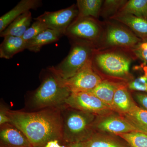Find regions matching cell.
I'll return each instance as SVG.
<instances>
[{
	"label": "cell",
	"instance_id": "obj_1",
	"mask_svg": "<svg viewBox=\"0 0 147 147\" xmlns=\"http://www.w3.org/2000/svg\"><path fill=\"white\" fill-rule=\"evenodd\" d=\"M61 108L34 111L12 110L7 114L10 123L26 135L33 147H44L48 142H62Z\"/></svg>",
	"mask_w": 147,
	"mask_h": 147
},
{
	"label": "cell",
	"instance_id": "obj_2",
	"mask_svg": "<svg viewBox=\"0 0 147 147\" xmlns=\"http://www.w3.org/2000/svg\"><path fill=\"white\" fill-rule=\"evenodd\" d=\"M135 60L131 51L117 48L95 49L92 59L93 68L102 80L125 84L134 79L129 69Z\"/></svg>",
	"mask_w": 147,
	"mask_h": 147
},
{
	"label": "cell",
	"instance_id": "obj_3",
	"mask_svg": "<svg viewBox=\"0 0 147 147\" xmlns=\"http://www.w3.org/2000/svg\"><path fill=\"white\" fill-rule=\"evenodd\" d=\"M71 93L55 67H48L43 71L39 86L30 96L28 108L31 110L30 111L61 108Z\"/></svg>",
	"mask_w": 147,
	"mask_h": 147
},
{
	"label": "cell",
	"instance_id": "obj_4",
	"mask_svg": "<svg viewBox=\"0 0 147 147\" xmlns=\"http://www.w3.org/2000/svg\"><path fill=\"white\" fill-rule=\"evenodd\" d=\"M62 142L69 146L86 141L95 132L94 124L97 116L64 105L61 108Z\"/></svg>",
	"mask_w": 147,
	"mask_h": 147
},
{
	"label": "cell",
	"instance_id": "obj_5",
	"mask_svg": "<svg viewBox=\"0 0 147 147\" xmlns=\"http://www.w3.org/2000/svg\"><path fill=\"white\" fill-rule=\"evenodd\" d=\"M103 34L99 45L96 49L117 48L131 51L142 40L128 28L113 20L103 21Z\"/></svg>",
	"mask_w": 147,
	"mask_h": 147
},
{
	"label": "cell",
	"instance_id": "obj_6",
	"mask_svg": "<svg viewBox=\"0 0 147 147\" xmlns=\"http://www.w3.org/2000/svg\"><path fill=\"white\" fill-rule=\"evenodd\" d=\"M104 30L103 21L92 17H76L67 30L65 34L71 42L91 45L96 49Z\"/></svg>",
	"mask_w": 147,
	"mask_h": 147
},
{
	"label": "cell",
	"instance_id": "obj_7",
	"mask_svg": "<svg viewBox=\"0 0 147 147\" xmlns=\"http://www.w3.org/2000/svg\"><path fill=\"white\" fill-rule=\"evenodd\" d=\"M71 46L68 55L63 61L54 67L56 71L64 79L74 76L89 62L92 60L95 48L91 45L71 42Z\"/></svg>",
	"mask_w": 147,
	"mask_h": 147
},
{
	"label": "cell",
	"instance_id": "obj_8",
	"mask_svg": "<svg viewBox=\"0 0 147 147\" xmlns=\"http://www.w3.org/2000/svg\"><path fill=\"white\" fill-rule=\"evenodd\" d=\"M65 105L97 116L114 112L109 106L90 92L71 93L66 100Z\"/></svg>",
	"mask_w": 147,
	"mask_h": 147
},
{
	"label": "cell",
	"instance_id": "obj_9",
	"mask_svg": "<svg viewBox=\"0 0 147 147\" xmlns=\"http://www.w3.org/2000/svg\"><path fill=\"white\" fill-rule=\"evenodd\" d=\"M78 13L77 5L74 4L69 7L57 11H45L34 19L42 22L47 29L65 35L67 30L76 19Z\"/></svg>",
	"mask_w": 147,
	"mask_h": 147
},
{
	"label": "cell",
	"instance_id": "obj_10",
	"mask_svg": "<svg viewBox=\"0 0 147 147\" xmlns=\"http://www.w3.org/2000/svg\"><path fill=\"white\" fill-rule=\"evenodd\" d=\"M102 80L93 68L91 60L74 76L63 79V82L71 93L79 92L91 91Z\"/></svg>",
	"mask_w": 147,
	"mask_h": 147
},
{
	"label": "cell",
	"instance_id": "obj_11",
	"mask_svg": "<svg viewBox=\"0 0 147 147\" xmlns=\"http://www.w3.org/2000/svg\"><path fill=\"white\" fill-rule=\"evenodd\" d=\"M97 117L94 124V131L108 132L117 136L131 131H139L124 117L112 113Z\"/></svg>",
	"mask_w": 147,
	"mask_h": 147
},
{
	"label": "cell",
	"instance_id": "obj_12",
	"mask_svg": "<svg viewBox=\"0 0 147 147\" xmlns=\"http://www.w3.org/2000/svg\"><path fill=\"white\" fill-rule=\"evenodd\" d=\"M0 126L1 147H33L24 133L12 124Z\"/></svg>",
	"mask_w": 147,
	"mask_h": 147
},
{
	"label": "cell",
	"instance_id": "obj_13",
	"mask_svg": "<svg viewBox=\"0 0 147 147\" xmlns=\"http://www.w3.org/2000/svg\"><path fill=\"white\" fill-rule=\"evenodd\" d=\"M109 20H113L128 28L142 40H147V18L137 17L131 14L118 13Z\"/></svg>",
	"mask_w": 147,
	"mask_h": 147
},
{
	"label": "cell",
	"instance_id": "obj_14",
	"mask_svg": "<svg viewBox=\"0 0 147 147\" xmlns=\"http://www.w3.org/2000/svg\"><path fill=\"white\" fill-rule=\"evenodd\" d=\"M41 5L39 0H22L11 10L0 18V33L4 30L14 20L24 13L35 9Z\"/></svg>",
	"mask_w": 147,
	"mask_h": 147
},
{
	"label": "cell",
	"instance_id": "obj_15",
	"mask_svg": "<svg viewBox=\"0 0 147 147\" xmlns=\"http://www.w3.org/2000/svg\"><path fill=\"white\" fill-rule=\"evenodd\" d=\"M136 105L129 93L127 84H121L116 90L113 98L114 112L123 115L130 112Z\"/></svg>",
	"mask_w": 147,
	"mask_h": 147
},
{
	"label": "cell",
	"instance_id": "obj_16",
	"mask_svg": "<svg viewBox=\"0 0 147 147\" xmlns=\"http://www.w3.org/2000/svg\"><path fill=\"white\" fill-rule=\"evenodd\" d=\"M27 42L21 37L7 36L0 45V57L9 59L26 49Z\"/></svg>",
	"mask_w": 147,
	"mask_h": 147
},
{
	"label": "cell",
	"instance_id": "obj_17",
	"mask_svg": "<svg viewBox=\"0 0 147 147\" xmlns=\"http://www.w3.org/2000/svg\"><path fill=\"white\" fill-rule=\"evenodd\" d=\"M122 83L103 80L91 91L90 92L108 105L114 112L113 100L116 90Z\"/></svg>",
	"mask_w": 147,
	"mask_h": 147
},
{
	"label": "cell",
	"instance_id": "obj_18",
	"mask_svg": "<svg viewBox=\"0 0 147 147\" xmlns=\"http://www.w3.org/2000/svg\"><path fill=\"white\" fill-rule=\"evenodd\" d=\"M32 20L30 11L24 13L11 23L4 30L0 33V36L4 38L10 35L22 37L30 27Z\"/></svg>",
	"mask_w": 147,
	"mask_h": 147
},
{
	"label": "cell",
	"instance_id": "obj_19",
	"mask_svg": "<svg viewBox=\"0 0 147 147\" xmlns=\"http://www.w3.org/2000/svg\"><path fill=\"white\" fill-rule=\"evenodd\" d=\"M62 36L58 32L47 29L27 42L26 49L31 52L38 53L42 46L58 41Z\"/></svg>",
	"mask_w": 147,
	"mask_h": 147
},
{
	"label": "cell",
	"instance_id": "obj_20",
	"mask_svg": "<svg viewBox=\"0 0 147 147\" xmlns=\"http://www.w3.org/2000/svg\"><path fill=\"white\" fill-rule=\"evenodd\" d=\"M84 143L85 147H130L113 136L95 132Z\"/></svg>",
	"mask_w": 147,
	"mask_h": 147
},
{
	"label": "cell",
	"instance_id": "obj_21",
	"mask_svg": "<svg viewBox=\"0 0 147 147\" xmlns=\"http://www.w3.org/2000/svg\"><path fill=\"white\" fill-rule=\"evenodd\" d=\"M102 0H77L78 17H90L98 19L100 16Z\"/></svg>",
	"mask_w": 147,
	"mask_h": 147
},
{
	"label": "cell",
	"instance_id": "obj_22",
	"mask_svg": "<svg viewBox=\"0 0 147 147\" xmlns=\"http://www.w3.org/2000/svg\"><path fill=\"white\" fill-rule=\"evenodd\" d=\"M123 117L139 130L147 134V110L136 105Z\"/></svg>",
	"mask_w": 147,
	"mask_h": 147
},
{
	"label": "cell",
	"instance_id": "obj_23",
	"mask_svg": "<svg viewBox=\"0 0 147 147\" xmlns=\"http://www.w3.org/2000/svg\"><path fill=\"white\" fill-rule=\"evenodd\" d=\"M118 13L131 14L137 17L147 18V0L127 1Z\"/></svg>",
	"mask_w": 147,
	"mask_h": 147
},
{
	"label": "cell",
	"instance_id": "obj_24",
	"mask_svg": "<svg viewBox=\"0 0 147 147\" xmlns=\"http://www.w3.org/2000/svg\"><path fill=\"white\" fill-rule=\"evenodd\" d=\"M127 1L126 0H105L102 3L100 16L105 21L115 16Z\"/></svg>",
	"mask_w": 147,
	"mask_h": 147
},
{
	"label": "cell",
	"instance_id": "obj_25",
	"mask_svg": "<svg viewBox=\"0 0 147 147\" xmlns=\"http://www.w3.org/2000/svg\"><path fill=\"white\" fill-rule=\"evenodd\" d=\"M130 147H147V134L140 131H133L119 134Z\"/></svg>",
	"mask_w": 147,
	"mask_h": 147
},
{
	"label": "cell",
	"instance_id": "obj_26",
	"mask_svg": "<svg viewBox=\"0 0 147 147\" xmlns=\"http://www.w3.org/2000/svg\"><path fill=\"white\" fill-rule=\"evenodd\" d=\"M144 70V74L132 79L127 84V88L131 90L147 93V66L141 65Z\"/></svg>",
	"mask_w": 147,
	"mask_h": 147
},
{
	"label": "cell",
	"instance_id": "obj_27",
	"mask_svg": "<svg viewBox=\"0 0 147 147\" xmlns=\"http://www.w3.org/2000/svg\"><path fill=\"white\" fill-rule=\"evenodd\" d=\"M47 29V27L42 22L35 21L27 29L22 38L26 42H29Z\"/></svg>",
	"mask_w": 147,
	"mask_h": 147
},
{
	"label": "cell",
	"instance_id": "obj_28",
	"mask_svg": "<svg viewBox=\"0 0 147 147\" xmlns=\"http://www.w3.org/2000/svg\"><path fill=\"white\" fill-rule=\"evenodd\" d=\"M136 60L142 61L144 65L147 66V40H142L131 50Z\"/></svg>",
	"mask_w": 147,
	"mask_h": 147
},
{
	"label": "cell",
	"instance_id": "obj_29",
	"mask_svg": "<svg viewBox=\"0 0 147 147\" xmlns=\"http://www.w3.org/2000/svg\"><path fill=\"white\" fill-rule=\"evenodd\" d=\"M134 96L142 108L147 110V93L136 92L134 93Z\"/></svg>",
	"mask_w": 147,
	"mask_h": 147
},
{
	"label": "cell",
	"instance_id": "obj_30",
	"mask_svg": "<svg viewBox=\"0 0 147 147\" xmlns=\"http://www.w3.org/2000/svg\"><path fill=\"white\" fill-rule=\"evenodd\" d=\"M8 109V108H6L1 105L0 109V125L10 123V120L7 114Z\"/></svg>",
	"mask_w": 147,
	"mask_h": 147
},
{
	"label": "cell",
	"instance_id": "obj_31",
	"mask_svg": "<svg viewBox=\"0 0 147 147\" xmlns=\"http://www.w3.org/2000/svg\"><path fill=\"white\" fill-rule=\"evenodd\" d=\"M59 142L57 140H52L48 142L44 147H67L60 144Z\"/></svg>",
	"mask_w": 147,
	"mask_h": 147
},
{
	"label": "cell",
	"instance_id": "obj_32",
	"mask_svg": "<svg viewBox=\"0 0 147 147\" xmlns=\"http://www.w3.org/2000/svg\"><path fill=\"white\" fill-rule=\"evenodd\" d=\"M68 147H85L84 142L75 143L69 146Z\"/></svg>",
	"mask_w": 147,
	"mask_h": 147
}]
</instances>
